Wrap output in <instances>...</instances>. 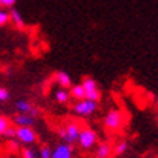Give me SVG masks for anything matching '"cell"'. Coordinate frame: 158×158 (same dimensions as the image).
<instances>
[{
    "mask_svg": "<svg viewBox=\"0 0 158 158\" xmlns=\"http://www.w3.org/2000/svg\"><path fill=\"white\" fill-rule=\"evenodd\" d=\"M9 145H10V148H12V149H18V145H19V141H18V139H16V141H15V139H12V141H10V142H9Z\"/></svg>",
    "mask_w": 158,
    "mask_h": 158,
    "instance_id": "603a6c76",
    "label": "cell"
},
{
    "mask_svg": "<svg viewBox=\"0 0 158 158\" xmlns=\"http://www.w3.org/2000/svg\"><path fill=\"white\" fill-rule=\"evenodd\" d=\"M39 158H52V148L47 144H42L38 149Z\"/></svg>",
    "mask_w": 158,
    "mask_h": 158,
    "instance_id": "2e32d148",
    "label": "cell"
},
{
    "mask_svg": "<svg viewBox=\"0 0 158 158\" xmlns=\"http://www.w3.org/2000/svg\"><path fill=\"white\" fill-rule=\"evenodd\" d=\"M81 125L76 122V120H68L67 123L58 126L55 132L60 136V139H62V142H65L68 145H74L78 142V136L81 132Z\"/></svg>",
    "mask_w": 158,
    "mask_h": 158,
    "instance_id": "7a4b0ae2",
    "label": "cell"
},
{
    "mask_svg": "<svg viewBox=\"0 0 158 158\" xmlns=\"http://www.w3.org/2000/svg\"><path fill=\"white\" fill-rule=\"evenodd\" d=\"M54 97H55V102L58 105H67L68 102L71 100V94H70L68 89H58L54 93Z\"/></svg>",
    "mask_w": 158,
    "mask_h": 158,
    "instance_id": "4fadbf2b",
    "label": "cell"
},
{
    "mask_svg": "<svg viewBox=\"0 0 158 158\" xmlns=\"http://www.w3.org/2000/svg\"><path fill=\"white\" fill-rule=\"evenodd\" d=\"M15 107H16V110L19 113H29L31 115V112L34 110L35 105L32 102H29L28 99H19V100L15 102Z\"/></svg>",
    "mask_w": 158,
    "mask_h": 158,
    "instance_id": "8fae6325",
    "label": "cell"
},
{
    "mask_svg": "<svg viewBox=\"0 0 158 158\" xmlns=\"http://www.w3.org/2000/svg\"><path fill=\"white\" fill-rule=\"evenodd\" d=\"M16 139L20 144L34 145L38 142V134L34 128H16Z\"/></svg>",
    "mask_w": 158,
    "mask_h": 158,
    "instance_id": "8992f818",
    "label": "cell"
},
{
    "mask_svg": "<svg viewBox=\"0 0 158 158\" xmlns=\"http://www.w3.org/2000/svg\"><path fill=\"white\" fill-rule=\"evenodd\" d=\"M7 22H10L9 12H6V10L0 9V26H3V25H6Z\"/></svg>",
    "mask_w": 158,
    "mask_h": 158,
    "instance_id": "44dd1931",
    "label": "cell"
},
{
    "mask_svg": "<svg viewBox=\"0 0 158 158\" xmlns=\"http://www.w3.org/2000/svg\"><path fill=\"white\" fill-rule=\"evenodd\" d=\"M9 16H10V22H12L16 28H19V29L25 28V20H23V18H22V15L19 13V10L10 9Z\"/></svg>",
    "mask_w": 158,
    "mask_h": 158,
    "instance_id": "5bb4252c",
    "label": "cell"
},
{
    "mask_svg": "<svg viewBox=\"0 0 158 158\" xmlns=\"http://www.w3.org/2000/svg\"><path fill=\"white\" fill-rule=\"evenodd\" d=\"M157 120H158V115H157Z\"/></svg>",
    "mask_w": 158,
    "mask_h": 158,
    "instance_id": "cb8c5ba5",
    "label": "cell"
},
{
    "mask_svg": "<svg viewBox=\"0 0 158 158\" xmlns=\"http://www.w3.org/2000/svg\"><path fill=\"white\" fill-rule=\"evenodd\" d=\"M20 154H22V158H39L38 151H36V149H34V148H31V147L22 148Z\"/></svg>",
    "mask_w": 158,
    "mask_h": 158,
    "instance_id": "e0dca14e",
    "label": "cell"
},
{
    "mask_svg": "<svg viewBox=\"0 0 158 158\" xmlns=\"http://www.w3.org/2000/svg\"><path fill=\"white\" fill-rule=\"evenodd\" d=\"M128 149H129V142H128L126 139H120L119 142H116V144L113 145V154H115L116 157L123 155Z\"/></svg>",
    "mask_w": 158,
    "mask_h": 158,
    "instance_id": "9a60e30c",
    "label": "cell"
},
{
    "mask_svg": "<svg viewBox=\"0 0 158 158\" xmlns=\"http://www.w3.org/2000/svg\"><path fill=\"white\" fill-rule=\"evenodd\" d=\"M126 125V113L119 107L110 109L103 118V128L107 132H119Z\"/></svg>",
    "mask_w": 158,
    "mask_h": 158,
    "instance_id": "6da1fadb",
    "label": "cell"
},
{
    "mask_svg": "<svg viewBox=\"0 0 158 158\" xmlns=\"http://www.w3.org/2000/svg\"><path fill=\"white\" fill-rule=\"evenodd\" d=\"M70 94H71V99H74L76 102L86 100V90H84V87H83L81 83L73 84V87L70 89Z\"/></svg>",
    "mask_w": 158,
    "mask_h": 158,
    "instance_id": "7c38bea8",
    "label": "cell"
},
{
    "mask_svg": "<svg viewBox=\"0 0 158 158\" xmlns=\"http://www.w3.org/2000/svg\"><path fill=\"white\" fill-rule=\"evenodd\" d=\"M10 120L6 118V116H2L0 115V136H3V134H5L6 131H7V128L10 126Z\"/></svg>",
    "mask_w": 158,
    "mask_h": 158,
    "instance_id": "ac0fdd59",
    "label": "cell"
},
{
    "mask_svg": "<svg viewBox=\"0 0 158 158\" xmlns=\"http://www.w3.org/2000/svg\"><path fill=\"white\" fill-rule=\"evenodd\" d=\"M54 81L57 83L61 89H68V90H70L73 87L71 77H70V74L65 71H55L54 73Z\"/></svg>",
    "mask_w": 158,
    "mask_h": 158,
    "instance_id": "30bf717a",
    "label": "cell"
},
{
    "mask_svg": "<svg viewBox=\"0 0 158 158\" xmlns=\"http://www.w3.org/2000/svg\"><path fill=\"white\" fill-rule=\"evenodd\" d=\"M77 144H78L81 151H90V149H93L99 144V135L90 126H83Z\"/></svg>",
    "mask_w": 158,
    "mask_h": 158,
    "instance_id": "3957f363",
    "label": "cell"
},
{
    "mask_svg": "<svg viewBox=\"0 0 158 158\" xmlns=\"http://www.w3.org/2000/svg\"><path fill=\"white\" fill-rule=\"evenodd\" d=\"M16 128H34L36 125V118L29 113H16L12 119Z\"/></svg>",
    "mask_w": 158,
    "mask_h": 158,
    "instance_id": "52a82bcc",
    "label": "cell"
},
{
    "mask_svg": "<svg viewBox=\"0 0 158 158\" xmlns=\"http://www.w3.org/2000/svg\"><path fill=\"white\" fill-rule=\"evenodd\" d=\"M10 100V91L5 87H0V103H6Z\"/></svg>",
    "mask_w": 158,
    "mask_h": 158,
    "instance_id": "ffe728a7",
    "label": "cell"
},
{
    "mask_svg": "<svg viewBox=\"0 0 158 158\" xmlns=\"http://www.w3.org/2000/svg\"><path fill=\"white\" fill-rule=\"evenodd\" d=\"M15 3H16V0H0V7H13Z\"/></svg>",
    "mask_w": 158,
    "mask_h": 158,
    "instance_id": "7402d4cb",
    "label": "cell"
},
{
    "mask_svg": "<svg viewBox=\"0 0 158 158\" xmlns=\"http://www.w3.org/2000/svg\"><path fill=\"white\" fill-rule=\"evenodd\" d=\"M3 138L9 139V141L16 139V126H15V125H10L9 128H7V131L3 134Z\"/></svg>",
    "mask_w": 158,
    "mask_h": 158,
    "instance_id": "d6986e66",
    "label": "cell"
},
{
    "mask_svg": "<svg viewBox=\"0 0 158 158\" xmlns=\"http://www.w3.org/2000/svg\"><path fill=\"white\" fill-rule=\"evenodd\" d=\"M113 154V145L109 141H100L96 147L94 155L96 158H110Z\"/></svg>",
    "mask_w": 158,
    "mask_h": 158,
    "instance_id": "9c48e42d",
    "label": "cell"
},
{
    "mask_svg": "<svg viewBox=\"0 0 158 158\" xmlns=\"http://www.w3.org/2000/svg\"><path fill=\"white\" fill-rule=\"evenodd\" d=\"M99 110V103L93 100H80L76 102L73 105V113L76 116H80V118H89V116H93Z\"/></svg>",
    "mask_w": 158,
    "mask_h": 158,
    "instance_id": "277c9868",
    "label": "cell"
},
{
    "mask_svg": "<svg viewBox=\"0 0 158 158\" xmlns=\"http://www.w3.org/2000/svg\"><path fill=\"white\" fill-rule=\"evenodd\" d=\"M52 158H74V147L65 142H58L52 149Z\"/></svg>",
    "mask_w": 158,
    "mask_h": 158,
    "instance_id": "ba28073f",
    "label": "cell"
},
{
    "mask_svg": "<svg viewBox=\"0 0 158 158\" xmlns=\"http://www.w3.org/2000/svg\"><path fill=\"white\" fill-rule=\"evenodd\" d=\"M81 84L86 90V99L87 100H93V102H97L102 99V90L99 89V84L94 78L91 77H84L81 80Z\"/></svg>",
    "mask_w": 158,
    "mask_h": 158,
    "instance_id": "5b68a950",
    "label": "cell"
}]
</instances>
